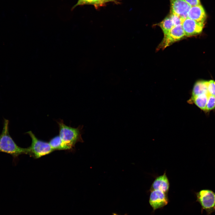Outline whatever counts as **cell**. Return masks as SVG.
Instances as JSON below:
<instances>
[{
  "label": "cell",
  "instance_id": "1",
  "mask_svg": "<svg viewBox=\"0 0 215 215\" xmlns=\"http://www.w3.org/2000/svg\"><path fill=\"white\" fill-rule=\"evenodd\" d=\"M57 123L63 150H74L77 143L83 142L82 137L83 125L73 128L65 125L62 120L58 121Z\"/></svg>",
  "mask_w": 215,
  "mask_h": 215
},
{
  "label": "cell",
  "instance_id": "2",
  "mask_svg": "<svg viewBox=\"0 0 215 215\" xmlns=\"http://www.w3.org/2000/svg\"><path fill=\"white\" fill-rule=\"evenodd\" d=\"M9 121L4 119L3 128L0 135V152L6 153L17 158L22 154L28 155V148L18 146L11 138L9 132Z\"/></svg>",
  "mask_w": 215,
  "mask_h": 215
},
{
  "label": "cell",
  "instance_id": "3",
  "mask_svg": "<svg viewBox=\"0 0 215 215\" xmlns=\"http://www.w3.org/2000/svg\"><path fill=\"white\" fill-rule=\"evenodd\" d=\"M28 134L31 139V143L28 147V155L34 158L37 159L49 154L54 150L48 142L39 139L31 131H28Z\"/></svg>",
  "mask_w": 215,
  "mask_h": 215
},
{
  "label": "cell",
  "instance_id": "4",
  "mask_svg": "<svg viewBox=\"0 0 215 215\" xmlns=\"http://www.w3.org/2000/svg\"><path fill=\"white\" fill-rule=\"evenodd\" d=\"M196 201L200 205L201 212L205 211L207 215L215 212V192L212 190L205 189L195 193Z\"/></svg>",
  "mask_w": 215,
  "mask_h": 215
},
{
  "label": "cell",
  "instance_id": "5",
  "mask_svg": "<svg viewBox=\"0 0 215 215\" xmlns=\"http://www.w3.org/2000/svg\"><path fill=\"white\" fill-rule=\"evenodd\" d=\"M185 34L182 24L173 26L164 37L160 44V47L165 48L183 38Z\"/></svg>",
  "mask_w": 215,
  "mask_h": 215
},
{
  "label": "cell",
  "instance_id": "6",
  "mask_svg": "<svg viewBox=\"0 0 215 215\" xmlns=\"http://www.w3.org/2000/svg\"><path fill=\"white\" fill-rule=\"evenodd\" d=\"M170 13L177 15L183 19L188 18L191 7L185 0H170Z\"/></svg>",
  "mask_w": 215,
  "mask_h": 215
},
{
  "label": "cell",
  "instance_id": "7",
  "mask_svg": "<svg viewBox=\"0 0 215 215\" xmlns=\"http://www.w3.org/2000/svg\"><path fill=\"white\" fill-rule=\"evenodd\" d=\"M182 25L185 35L190 36L201 33L203 28L204 23L187 18L183 19Z\"/></svg>",
  "mask_w": 215,
  "mask_h": 215
},
{
  "label": "cell",
  "instance_id": "8",
  "mask_svg": "<svg viewBox=\"0 0 215 215\" xmlns=\"http://www.w3.org/2000/svg\"><path fill=\"white\" fill-rule=\"evenodd\" d=\"M149 202L154 210L162 207L168 203L166 194L159 190L151 191Z\"/></svg>",
  "mask_w": 215,
  "mask_h": 215
},
{
  "label": "cell",
  "instance_id": "9",
  "mask_svg": "<svg viewBox=\"0 0 215 215\" xmlns=\"http://www.w3.org/2000/svg\"><path fill=\"white\" fill-rule=\"evenodd\" d=\"M169 187V183L165 172L161 176L157 177L153 183L150 191L159 190L167 194Z\"/></svg>",
  "mask_w": 215,
  "mask_h": 215
},
{
  "label": "cell",
  "instance_id": "10",
  "mask_svg": "<svg viewBox=\"0 0 215 215\" xmlns=\"http://www.w3.org/2000/svg\"><path fill=\"white\" fill-rule=\"evenodd\" d=\"M188 18L197 22L204 23L206 15L202 6L201 5L191 6L188 13Z\"/></svg>",
  "mask_w": 215,
  "mask_h": 215
},
{
  "label": "cell",
  "instance_id": "11",
  "mask_svg": "<svg viewBox=\"0 0 215 215\" xmlns=\"http://www.w3.org/2000/svg\"><path fill=\"white\" fill-rule=\"evenodd\" d=\"M208 81L196 82L194 86L191 98H194L202 94H209L208 90Z\"/></svg>",
  "mask_w": 215,
  "mask_h": 215
},
{
  "label": "cell",
  "instance_id": "12",
  "mask_svg": "<svg viewBox=\"0 0 215 215\" xmlns=\"http://www.w3.org/2000/svg\"><path fill=\"white\" fill-rule=\"evenodd\" d=\"M209 96V94H202L194 98H191L188 101V102L191 104L193 103L202 110H205Z\"/></svg>",
  "mask_w": 215,
  "mask_h": 215
},
{
  "label": "cell",
  "instance_id": "13",
  "mask_svg": "<svg viewBox=\"0 0 215 215\" xmlns=\"http://www.w3.org/2000/svg\"><path fill=\"white\" fill-rule=\"evenodd\" d=\"M158 24L162 30L164 36L167 35L173 27L170 16L166 17Z\"/></svg>",
  "mask_w": 215,
  "mask_h": 215
},
{
  "label": "cell",
  "instance_id": "14",
  "mask_svg": "<svg viewBox=\"0 0 215 215\" xmlns=\"http://www.w3.org/2000/svg\"><path fill=\"white\" fill-rule=\"evenodd\" d=\"M48 142L54 151L63 150L62 142L59 135L50 139Z\"/></svg>",
  "mask_w": 215,
  "mask_h": 215
},
{
  "label": "cell",
  "instance_id": "15",
  "mask_svg": "<svg viewBox=\"0 0 215 215\" xmlns=\"http://www.w3.org/2000/svg\"><path fill=\"white\" fill-rule=\"evenodd\" d=\"M104 3H105V0H78L74 7L85 4H93L97 7L102 4Z\"/></svg>",
  "mask_w": 215,
  "mask_h": 215
},
{
  "label": "cell",
  "instance_id": "16",
  "mask_svg": "<svg viewBox=\"0 0 215 215\" xmlns=\"http://www.w3.org/2000/svg\"><path fill=\"white\" fill-rule=\"evenodd\" d=\"M215 108V96L210 95L207 101L205 110L209 111Z\"/></svg>",
  "mask_w": 215,
  "mask_h": 215
},
{
  "label": "cell",
  "instance_id": "17",
  "mask_svg": "<svg viewBox=\"0 0 215 215\" xmlns=\"http://www.w3.org/2000/svg\"><path fill=\"white\" fill-rule=\"evenodd\" d=\"M170 16L172 21L173 26L182 24L183 19L177 15L170 13Z\"/></svg>",
  "mask_w": 215,
  "mask_h": 215
},
{
  "label": "cell",
  "instance_id": "18",
  "mask_svg": "<svg viewBox=\"0 0 215 215\" xmlns=\"http://www.w3.org/2000/svg\"><path fill=\"white\" fill-rule=\"evenodd\" d=\"M208 92L210 95L215 96V81L213 80L208 81Z\"/></svg>",
  "mask_w": 215,
  "mask_h": 215
},
{
  "label": "cell",
  "instance_id": "19",
  "mask_svg": "<svg viewBox=\"0 0 215 215\" xmlns=\"http://www.w3.org/2000/svg\"><path fill=\"white\" fill-rule=\"evenodd\" d=\"M191 6L200 5V0H185Z\"/></svg>",
  "mask_w": 215,
  "mask_h": 215
},
{
  "label": "cell",
  "instance_id": "20",
  "mask_svg": "<svg viewBox=\"0 0 215 215\" xmlns=\"http://www.w3.org/2000/svg\"><path fill=\"white\" fill-rule=\"evenodd\" d=\"M112 215H120L118 214H116V213H113ZM127 215V214H125V215Z\"/></svg>",
  "mask_w": 215,
  "mask_h": 215
},
{
  "label": "cell",
  "instance_id": "21",
  "mask_svg": "<svg viewBox=\"0 0 215 215\" xmlns=\"http://www.w3.org/2000/svg\"><path fill=\"white\" fill-rule=\"evenodd\" d=\"M111 0H106V2L108 1H110Z\"/></svg>",
  "mask_w": 215,
  "mask_h": 215
},
{
  "label": "cell",
  "instance_id": "22",
  "mask_svg": "<svg viewBox=\"0 0 215 215\" xmlns=\"http://www.w3.org/2000/svg\"><path fill=\"white\" fill-rule=\"evenodd\" d=\"M106 2V0H105V2Z\"/></svg>",
  "mask_w": 215,
  "mask_h": 215
}]
</instances>
